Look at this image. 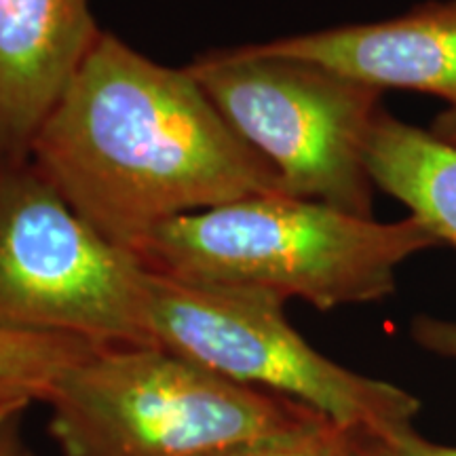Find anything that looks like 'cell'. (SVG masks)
I'll return each instance as SVG.
<instances>
[{
    "label": "cell",
    "mask_w": 456,
    "mask_h": 456,
    "mask_svg": "<svg viewBox=\"0 0 456 456\" xmlns=\"http://www.w3.org/2000/svg\"><path fill=\"white\" fill-rule=\"evenodd\" d=\"M34 402H41L37 391L20 385L0 383V410L4 408H28Z\"/></svg>",
    "instance_id": "obj_15"
},
{
    "label": "cell",
    "mask_w": 456,
    "mask_h": 456,
    "mask_svg": "<svg viewBox=\"0 0 456 456\" xmlns=\"http://www.w3.org/2000/svg\"><path fill=\"white\" fill-rule=\"evenodd\" d=\"M26 456H32V454H30V452H26Z\"/></svg>",
    "instance_id": "obj_19"
},
{
    "label": "cell",
    "mask_w": 456,
    "mask_h": 456,
    "mask_svg": "<svg viewBox=\"0 0 456 456\" xmlns=\"http://www.w3.org/2000/svg\"><path fill=\"white\" fill-rule=\"evenodd\" d=\"M440 243L414 216L385 224L309 199L256 195L165 222L135 256L159 275L332 311L385 300L397 266Z\"/></svg>",
    "instance_id": "obj_2"
},
{
    "label": "cell",
    "mask_w": 456,
    "mask_h": 456,
    "mask_svg": "<svg viewBox=\"0 0 456 456\" xmlns=\"http://www.w3.org/2000/svg\"><path fill=\"white\" fill-rule=\"evenodd\" d=\"M104 346L55 334H32L0 328V383L20 385L38 393L41 402L55 380Z\"/></svg>",
    "instance_id": "obj_10"
},
{
    "label": "cell",
    "mask_w": 456,
    "mask_h": 456,
    "mask_svg": "<svg viewBox=\"0 0 456 456\" xmlns=\"http://www.w3.org/2000/svg\"><path fill=\"white\" fill-rule=\"evenodd\" d=\"M30 163L95 232L134 256L180 216L285 195L273 165L188 68L157 64L110 32H100L38 127Z\"/></svg>",
    "instance_id": "obj_1"
},
{
    "label": "cell",
    "mask_w": 456,
    "mask_h": 456,
    "mask_svg": "<svg viewBox=\"0 0 456 456\" xmlns=\"http://www.w3.org/2000/svg\"><path fill=\"white\" fill-rule=\"evenodd\" d=\"M351 436V431L322 420L309 429L237 448L222 456H345Z\"/></svg>",
    "instance_id": "obj_11"
},
{
    "label": "cell",
    "mask_w": 456,
    "mask_h": 456,
    "mask_svg": "<svg viewBox=\"0 0 456 456\" xmlns=\"http://www.w3.org/2000/svg\"><path fill=\"white\" fill-rule=\"evenodd\" d=\"M188 72L239 138L273 165L285 195L372 218L366 148L383 91L254 45L201 55Z\"/></svg>",
    "instance_id": "obj_5"
},
{
    "label": "cell",
    "mask_w": 456,
    "mask_h": 456,
    "mask_svg": "<svg viewBox=\"0 0 456 456\" xmlns=\"http://www.w3.org/2000/svg\"><path fill=\"white\" fill-rule=\"evenodd\" d=\"M366 167L374 186L406 205L442 243L456 245V146L380 108Z\"/></svg>",
    "instance_id": "obj_9"
},
{
    "label": "cell",
    "mask_w": 456,
    "mask_h": 456,
    "mask_svg": "<svg viewBox=\"0 0 456 456\" xmlns=\"http://www.w3.org/2000/svg\"><path fill=\"white\" fill-rule=\"evenodd\" d=\"M100 32L89 0H0V165L30 159Z\"/></svg>",
    "instance_id": "obj_8"
},
{
    "label": "cell",
    "mask_w": 456,
    "mask_h": 456,
    "mask_svg": "<svg viewBox=\"0 0 456 456\" xmlns=\"http://www.w3.org/2000/svg\"><path fill=\"white\" fill-rule=\"evenodd\" d=\"M43 403L64 456H222L328 420L161 346L94 351Z\"/></svg>",
    "instance_id": "obj_3"
},
{
    "label": "cell",
    "mask_w": 456,
    "mask_h": 456,
    "mask_svg": "<svg viewBox=\"0 0 456 456\" xmlns=\"http://www.w3.org/2000/svg\"><path fill=\"white\" fill-rule=\"evenodd\" d=\"M345 456H389L383 444L363 433H353Z\"/></svg>",
    "instance_id": "obj_16"
},
{
    "label": "cell",
    "mask_w": 456,
    "mask_h": 456,
    "mask_svg": "<svg viewBox=\"0 0 456 456\" xmlns=\"http://www.w3.org/2000/svg\"><path fill=\"white\" fill-rule=\"evenodd\" d=\"M24 412H17L0 420V456H26L28 450L24 448L20 437V419Z\"/></svg>",
    "instance_id": "obj_14"
},
{
    "label": "cell",
    "mask_w": 456,
    "mask_h": 456,
    "mask_svg": "<svg viewBox=\"0 0 456 456\" xmlns=\"http://www.w3.org/2000/svg\"><path fill=\"white\" fill-rule=\"evenodd\" d=\"M379 442L383 444L389 456H456V448L440 446V444L425 440L412 429V425L397 429Z\"/></svg>",
    "instance_id": "obj_13"
},
{
    "label": "cell",
    "mask_w": 456,
    "mask_h": 456,
    "mask_svg": "<svg viewBox=\"0 0 456 456\" xmlns=\"http://www.w3.org/2000/svg\"><path fill=\"white\" fill-rule=\"evenodd\" d=\"M383 91L414 89L456 110V0H431L374 24L336 26L254 45Z\"/></svg>",
    "instance_id": "obj_7"
},
{
    "label": "cell",
    "mask_w": 456,
    "mask_h": 456,
    "mask_svg": "<svg viewBox=\"0 0 456 456\" xmlns=\"http://www.w3.org/2000/svg\"><path fill=\"white\" fill-rule=\"evenodd\" d=\"M146 296L155 345L232 383L292 399L340 429L374 440L410 427L419 414L420 399L412 393L353 372L313 349L275 296L152 271Z\"/></svg>",
    "instance_id": "obj_4"
},
{
    "label": "cell",
    "mask_w": 456,
    "mask_h": 456,
    "mask_svg": "<svg viewBox=\"0 0 456 456\" xmlns=\"http://www.w3.org/2000/svg\"><path fill=\"white\" fill-rule=\"evenodd\" d=\"M412 336L420 346L436 355L456 359V322L416 315L412 322Z\"/></svg>",
    "instance_id": "obj_12"
},
{
    "label": "cell",
    "mask_w": 456,
    "mask_h": 456,
    "mask_svg": "<svg viewBox=\"0 0 456 456\" xmlns=\"http://www.w3.org/2000/svg\"><path fill=\"white\" fill-rule=\"evenodd\" d=\"M148 271L95 232L30 159L0 165V328L157 346Z\"/></svg>",
    "instance_id": "obj_6"
},
{
    "label": "cell",
    "mask_w": 456,
    "mask_h": 456,
    "mask_svg": "<svg viewBox=\"0 0 456 456\" xmlns=\"http://www.w3.org/2000/svg\"><path fill=\"white\" fill-rule=\"evenodd\" d=\"M26 408H4V410H0V420H4L7 419V416H11V414H17V412H24Z\"/></svg>",
    "instance_id": "obj_18"
},
{
    "label": "cell",
    "mask_w": 456,
    "mask_h": 456,
    "mask_svg": "<svg viewBox=\"0 0 456 456\" xmlns=\"http://www.w3.org/2000/svg\"><path fill=\"white\" fill-rule=\"evenodd\" d=\"M431 134L436 138L446 142V144L456 146V110H446L436 118L431 125Z\"/></svg>",
    "instance_id": "obj_17"
}]
</instances>
